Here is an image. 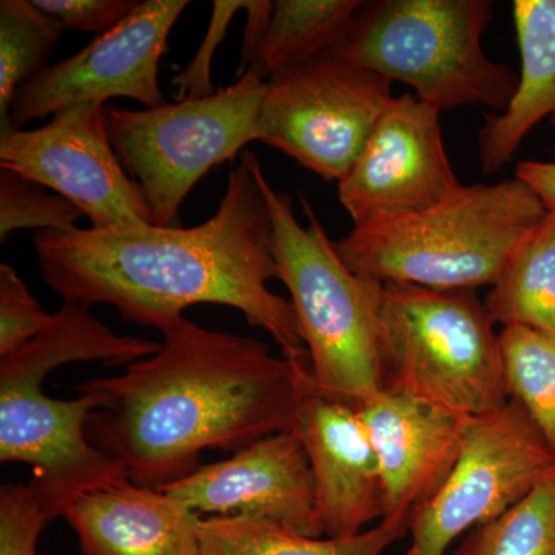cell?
I'll return each mask as SVG.
<instances>
[{
    "label": "cell",
    "instance_id": "16",
    "mask_svg": "<svg viewBox=\"0 0 555 555\" xmlns=\"http://www.w3.org/2000/svg\"><path fill=\"white\" fill-rule=\"evenodd\" d=\"M295 433L308 454L324 535L341 539L385 517V489L374 444L357 408L313 389Z\"/></svg>",
    "mask_w": 555,
    "mask_h": 555
},
{
    "label": "cell",
    "instance_id": "8",
    "mask_svg": "<svg viewBox=\"0 0 555 555\" xmlns=\"http://www.w3.org/2000/svg\"><path fill=\"white\" fill-rule=\"evenodd\" d=\"M266 82L248 69L232 86L201 100L142 109L107 105L113 147L144 193L155 225L171 228L201 179L258 141Z\"/></svg>",
    "mask_w": 555,
    "mask_h": 555
},
{
    "label": "cell",
    "instance_id": "28",
    "mask_svg": "<svg viewBox=\"0 0 555 555\" xmlns=\"http://www.w3.org/2000/svg\"><path fill=\"white\" fill-rule=\"evenodd\" d=\"M246 9V0H215L210 24L195 57L171 79L178 101L201 100L217 93L211 82L215 53L228 35L233 17Z\"/></svg>",
    "mask_w": 555,
    "mask_h": 555
},
{
    "label": "cell",
    "instance_id": "14",
    "mask_svg": "<svg viewBox=\"0 0 555 555\" xmlns=\"http://www.w3.org/2000/svg\"><path fill=\"white\" fill-rule=\"evenodd\" d=\"M159 489L199 517L264 518L305 535H324L308 454L295 430L255 441Z\"/></svg>",
    "mask_w": 555,
    "mask_h": 555
},
{
    "label": "cell",
    "instance_id": "20",
    "mask_svg": "<svg viewBox=\"0 0 555 555\" xmlns=\"http://www.w3.org/2000/svg\"><path fill=\"white\" fill-rule=\"evenodd\" d=\"M485 308L495 326L529 327L555 338L554 211H547L507 259Z\"/></svg>",
    "mask_w": 555,
    "mask_h": 555
},
{
    "label": "cell",
    "instance_id": "1",
    "mask_svg": "<svg viewBox=\"0 0 555 555\" xmlns=\"http://www.w3.org/2000/svg\"><path fill=\"white\" fill-rule=\"evenodd\" d=\"M272 233L268 201L244 152L203 224L38 232L33 246L42 280L64 301L109 306L159 332L192 306H228L266 332L281 356L310 366L294 306L269 287L280 280Z\"/></svg>",
    "mask_w": 555,
    "mask_h": 555
},
{
    "label": "cell",
    "instance_id": "21",
    "mask_svg": "<svg viewBox=\"0 0 555 555\" xmlns=\"http://www.w3.org/2000/svg\"><path fill=\"white\" fill-rule=\"evenodd\" d=\"M364 3L363 0H278L257 61L248 69L268 79L276 69L323 56L346 35Z\"/></svg>",
    "mask_w": 555,
    "mask_h": 555
},
{
    "label": "cell",
    "instance_id": "24",
    "mask_svg": "<svg viewBox=\"0 0 555 555\" xmlns=\"http://www.w3.org/2000/svg\"><path fill=\"white\" fill-rule=\"evenodd\" d=\"M454 555H555V466L517 505L467 532Z\"/></svg>",
    "mask_w": 555,
    "mask_h": 555
},
{
    "label": "cell",
    "instance_id": "7",
    "mask_svg": "<svg viewBox=\"0 0 555 555\" xmlns=\"http://www.w3.org/2000/svg\"><path fill=\"white\" fill-rule=\"evenodd\" d=\"M382 390L474 418L511 400L500 334L476 291L383 284Z\"/></svg>",
    "mask_w": 555,
    "mask_h": 555
},
{
    "label": "cell",
    "instance_id": "6",
    "mask_svg": "<svg viewBox=\"0 0 555 555\" xmlns=\"http://www.w3.org/2000/svg\"><path fill=\"white\" fill-rule=\"evenodd\" d=\"M489 0L366 2L337 46L323 56L406 83L438 112L486 107L505 112L518 76L486 56L481 38L492 17Z\"/></svg>",
    "mask_w": 555,
    "mask_h": 555
},
{
    "label": "cell",
    "instance_id": "5",
    "mask_svg": "<svg viewBox=\"0 0 555 555\" xmlns=\"http://www.w3.org/2000/svg\"><path fill=\"white\" fill-rule=\"evenodd\" d=\"M272 217V251L280 281L291 294L317 389L358 408L382 392L379 306L383 284L352 272L328 238L315 210L270 184L261 163L246 152Z\"/></svg>",
    "mask_w": 555,
    "mask_h": 555
},
{
    "label": "cell",
    "instance_id": "9",
    "mask_svg": "<svg viewBox=\"0 0 555 555\" xmlns=\"http://www.w3.org/2000/svg\"><path fill=\"white\" fill-rule=\"evenodd\" d=\"M396 96L392 82L349 62L320 56L269 76L258 141L324 181H343Z\"/></svg>",
    "mask_w": 555,
    "mask_h": 555
},
{
    "label": "cell",
    "instance_id": "23",
    "mask_svg": "<svg viewBox=\"0 0 555 555\" xmlns=\"http://www.w3.org/2000/svg\"><path fill=\"white\" fill-rule=\"evenodd\" d=\"M507 392L555 452V338L534 328L500 332Z\"/></svg>",
    "mask_w": 555,
    "mask_h": 555
},
{
    "label": "cell",
    "instance_id": "19",
    "mask_svg": "<svg viewBox=\"0 0 555 555\" xmlns=\"http://www.w3.org/2000/svg\"><path fill=\"white\" fill-rule=\"evenodd\" d=\"M408 534L406 526L379 521L352 537H309L278 521L251 517H203L201 555H383Z\"/></svg>",
    "mask_w": 555,
    "mask_h": 555
},
{
    "label": "cell",
    "instance_id": "3",
    "mask_svg": "<svg viewBox=\"0 0 555 555\" xmlns=\"http://www.w3.org/2000/svg\"><path fill=\"white\" fill-rule=\"evenodd\" d=\"M159 347L153 339L115 334L87 306L64 301L42 334L0 358V460L31 467L28 485L53 518L80 496L129 478L87 436L96 398H51L43 389L47 377L76 361L129 366Z\"/></svg>",
    "mask_w": 555,
    "mask_h": 555
},
{
    "label": "cell",
    "instance_id": "29",
    "mask_svg": "<svg viewBox=\"0 0 555 555\" xmlns=\"http://www.w3.org/2000/svg\"><path fill=\"white\" fill-rule=\"evenodd\" d=\"M36 7L61 25L101 36L113 30L138 9L139 0H33Z\"/></svg>",
    "mask_w": 555,
    "mask_h": 555
},
{
    "label": "cell",
    "instance_id": "12",
    "mask_svg": "<svg viewBox=\"0 0 555 555\" xmlns=\"http://www.w3.org/2000/svg\"><path fill=\"white\" fill-rule=\"evenodd\" d=\"M189 0H144L105 35L67 60L49 65L25 83L11 104L2 133L22 130L78 104H104L127 98L145 108L167 104L159 87V62Z\"/></svg>",
    "mask_w": 555,
    "mask_h": 555
},
{
    "label": "cell",
    "instance_id": "18",
    "mask_svg": "<svg viewBox=\"0 0 555 555\" xmlns=\"http://www.w3.org/2000/svg\"><path fill=\"white\" fill-rule=\"evenodd\" d=\"M513 14L520 76L505 112L486 115L478 133L485 175L507 166L537 124L550 119L555 126V0H516Z\"/></svg>",
    "mask_w": 555,
    "mask_h": 555
},
{
    "label": "cell",
    "instance_id": "22",
    "mask_svg": "<svg viewBox=\"0 0 555 555\" xmlns=\"http://www.w3.org/2000/svg\"><path fill=\"white\" fill-rule=\"evenodd\" d=\"M64 31L30 0L0 2V120L10 118L17 91L49 67Z\"/></svg>",
    "mask_w": 555,
    "mask_h": 555
},
{
    "label": "cell",
    "instance_id": "17",
    "mask_svg": "<svg viewBox=\"0 0 555 555\" xmlns=\"http://www.w3.org/2000/svg\"><path fill=\"white\" fill-rule=\"evenodd\" d=\"M82 555H201L198 514L127 480L75 500L62 514Z\"/></svg>",
    "mask_w": 555,
    "mask_h": 555
},
{
    "label": "cell",
    "instance_id": "2",
    "mask_svg": "<svg viewBox=\"0 0 555 555\" xmlns=\"http://www.w3.org/2000/svg\"><path fill=\"white\" fill-rule=\"evenodd\" d=\"M158 352L116 377L80 383L96 398L87 436L129 481L164 488L198 469L208 449L235 452L294 430L315 389L309 364L268 343L198 326L185 317L160 328Z\"/></svg>",
    "mask_w": 555,
    "mask_h": 555
},
{
    "label": "cell",
    "instance_id": "31",
    "mask_svg": "<svg viewBox=\"0 0 555 555\" xmlns=\"http://www.w3.org/2000/svg\"><path fill=\"white\" fill-rule=\"evenodd\" d=\"M516 177L532 189L547 211L555 214V163L524 160L517 164Z\"/></svg>",
    "mask_w": 555,
    "mask_h": 555
},
{
    "label": "cell",
    "instance_id": "15",
    "mask_svg": "<svg viewBox=\"0 0 555 555\" xmlns=\"http://www.w3.org/2000/svg\"><path fill=\"white\" fill-rule=\"evenodd\" d=\"M377 454L386 524L406 526L454 469L467 418L382 390L357 408Z\"/></svg>",
    "mask_w": 555,
    "mask_h": 555
},
{
    "label": "cell",
    "instance_id": "26",
    "mask_svg": "<svg viewBox=\"0 0 555 555\" xmlns=\"http://www.w3.org/2000/svg\"><path fill=\"white\" fill-rule=\"evenodd\" d=\"M47 313L27 284L10 264H0V358L30 343L46 331Z\"/></svg>",
    "mask_w": 555,
    "mask_h": 555
},
{
    "label": "cell",
    "instance_id": "4",
    "mask_svg": "<svg viewBox=\"0 0 555 555\" xmlns=\"http://www.w3.org/2000/svg\"><path fill=\"white\" fill-rule=\"evenodd\" d=\"M539 196L517 177L463 185L443 203L334 241L357 275L434 291L492 286L521 241L545 218Z\"/></svg>",
    "mask_w": 555,
    "mask_h": 555
},
{
    "label": "cell",
    "instance_id": "13",
    "mask_svg": "<svg viewBox=\"0 0 555 555\" xmlns=\"http://www.w3.org/2000/svg\"><path fill=\"white\" fill-rule=\"evenodd\" d=\"M440 113L414 94L396 98L338 182L353 228L383 224L443 203L463 188L448 158Z\"/></svg>",
    "mask_w": 555,
    "mask_h": 555
},
{
    "label": "cell",
    "instance_id": "27",
    "mask_svg": "<svg viewBox=\"0 0 555 555\" xmlns=\"http://www.w3.org/2000/svg\"><path fill=\"white\" fill-rule=\"evenodd\" d=\"M50 511L30 485H3L0 489V555H36L38 540Z\"/></svg>",
    "mask_w": 555,
    "mask_h": 555
},
{
    "label": "cell",
    "instance_id": "25",
    "mask_svg": "<svg viewBox=\"0 0 555 555\" xmlns=\"http://www.w3.org/2000/svg\"><path fill=\"white\" fill-rule=\"evenodd\" d=\"M83 217L75 204L14 171L0 169V241L20 230L72 232Z\"/></svg>",
    "mask_w": 555,
    "mask_h": 555
},
{
    "label": "cell",
    "instance_id": "11",
    "mask_svg": "<svg viewBox=\"0 0 555 555\" xmlns=\"http://www.w3.org/2000/svg\"><path fill=\"white\" fill-rule=\"evenodd\" d=\"M105 108L72 105L38 129L2 133L0 169L64 196L93 228L155 225L144 193L113 147Z\"/></svg>",
    "mask_w": 555,
    "mask_h": 555
},
{
    "label": "cell",
    "instance_id": "10",
    "mask_svg": "<svg viewBox=\"0 0 555 555\" xmlns=\"http://www.w3.org/2000/svg\"><path fill=\"white\" fill-rule=\"evenodd\" d=\"M554 466L553 448L517 401L467 418L454 469L409 520L406 555H447L460 535L517 505Z\"/></svg>",
    "mask_w": 555,
    "mask_h": 555
},
{
    "label": "cell",
    "instance_id": "30",
    "mask_svg": "<svg viewBox=\"0 0 555 555\" xmlns=\"http://www.w3.org/2000/svg\"><path fill=\"white\" fill-rule=\"evenodd\" d=\"M275 2L270 0H246L247 21L244 27L243 46H241V65L238 78L257 61L259 50L268 35Z\"/></svg>",
    "mask_w": 555,
    "mask_h": 555
}]
</instances>
